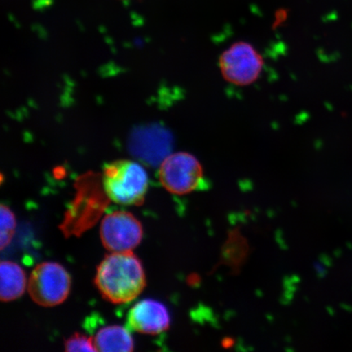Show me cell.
Masks as SVG:
<instances>
[{
  "label": "cell",
  "mask_w": 352,
  "mask_h": 352,
  "mask_svg": "<svg viewBox=\"0 0 352 352\" xmlns=\"http://www.w3.org/2000/svg\"><path fill=\"white\" fill-rule=\"evenodd\" d=\"M95 284L104 299L121 305L142 294L146 278L142 262L131 250L107 255L98 267Z\"/></svg>",
  "instance_id": "obj_1"
},
{
  "label": "cell",
  "mask_w": 352,
  "mask_h": 352,
  "mask_svg": "<svg viewBox=\"0 0 352 352\" xmlns=\"http://www.w3.org/2000/svg\"><path fill=\"white\" fill-rule=\"evenodd\" d=\"M104 190L118 204L140 206L144 204L148 186L146 170L138 162L122 160L104 166Z\"/></svg>",
  "instance_id": "obj_2"
},
{
  "label": "cell",
  "mask_w": 352,
  "mask_h": 352,
  "mask_svg": "<svg viewBox=\"0 0 352 352\" xmlns=\"http://www.w3.org/2000/svg\"><path fill=\"white\" fill-rule=\"evenodd\" d=\"M100 178L86 175L78 182V195L60 226L65 235H80L94 226L110 200L101 188Z\"/></svg>",
  "instance_id": "obj_3"
},
{
  "label": "cell",
  "mask_w": 352,
  "mask_h": 352,
  "mask_svg": "<svg viewBox=\"0 0 352 352\" xmlns=\"http://www.w3.org/2000/svg\"><path fill=\"white\" fill-rule=\"evenodd\" d=\"M72 278L63 266L44 262L35 267L30 276L28 292L32 300L43 307L63 303L69 296Z\"/></svg>",
  "instance_id": "obj_4"
},
{
  "label": "cell",
  "mask_w": 352,
  "mask_h": 352,
  "mask_svg": "<svg viewBox=\"0 0 352 352\" xmlns=\"http://www.w3.org/2000/svg\"><path fill=\"white\" fill-rule=\"evenodd\" d=\"M160 179L167 191L184 195L201 186L204 170L197 157L188 153L179 152L170 154L162 162Z\"/></svg>",
  "instance_id": "obj_5"
},
{
  "label": "cell",
  "mask_w": 352,
  "mask_h": 352,
  "mask_svg": "<svg viewBox=\"0 0 352 352\" xmlns=\"http://www.w3.org/2000/svg\"><path fill=\"white\" fill-rule=\"evenodd\" d=\"M220 70L227 81L239 86L252 85L261 76L263 57L252 44L237 42L223 52Z\"/></svg>",
  "instance_id": "obj_6"
},
{
  "label": "cell",
  "mask_w": 352,
  "mask_h": 352,
  "mask_svg": "<svg viewBox=\"0 0 352 352\" xmlns=\"http://www.w3.org/2000/svg\"><path fill=\"white\" fill-rule=\"evenodd\" d=\"M142 237V223L127 211H114L101 223L100 239L109 252H131L139 245Z\"/></svg>",
  "instance_id": "obj_7"
},
{
  "label": "cell",
  "mask_w": 352,
  "mask_h": 352,
  "mask_svg": "<svg viewBox=\"0 0 352 352\" xmlns=\"http://www.w3.org/2000/svg\"><path fill=\"white\" fill-rule=\"evenodd\" d=\"M171 145L170 132L158 126L140 127L132 133L130 140L131 153L153 166L161 165L170 155Z\"/></svg>",
  "instance_id": "obj_8"
},
{
  "label": "cell",
  "mask_w": 352,
  "mask_h": 352,
  "mask_svg": "<svg viewBox=\"0 0 352 352\" xmlns=\"http://www.w3.org/2000/svg\"><path fill=\"white\" fill-rule=\"evenodd\" d=\"M168 310L160 302L145 299L131 308L127 316V325L133 331L145 334H158L169 329Z\"/></svg>",
  "instance_id": "obj_9"
},
{
  "label": "cell",
  "mask_w": 352,
  "mask_h": 352,
  "mask_svg": "<svg viewBox=\"0 0 352 352\" xmlns=\"http://www.w3.org/2000/svg\"><path fill=\"white\" fill-rule=\"evenodd\" d=\"M0 298L3 302L16 300L23 296L26 277L19 264L2 261L0 264Z\"/></svg>",
  "instance_id": "obj_10"
},
{
  "label": "cell",
  "mask_w": 352,
  "mask_h": 352,
  "mask_svg": "<svg viewBox=\"0 0 352 352\" xmlns=\"http://www.w3.org/2000/svg\"><path fill=\"white\" fill-rule=\"evenodd\" d=\"M94 342L96 351L126 352L134 350L133 340L129 330L118 325L100 329Z\"/></svg>",
  "instance_id": "obj_11"
},
{
  "label": "cell",
  "mask_w": 352,
  "mask_h": 352,
  "mask_svg": "<svg viewBox=\"0 0 352 352\" xmlns=\"http://www.w3.org/2000/svg\"><path fill=\"white\" fill-rule=\"evenodd\" d=\"M16 219L10 208L6 205L0 206V248L3 250L12 241L14 236Z\"/></svg>",
  "instance_id": "obj_12"
},
{
  "label": "cell",
  "mask_w": 352,
  "mask_h": 352,
  "mask_svg": "<svg viewBox=\"0 0 352 352\" xmlns=\"http://www.w3.org/2000/svg\"><path fill=\"white\" fill-rule=\"evenodd\" d=\"M66 351H96L94 340L85 334L76 333L65 342Z\"/></svg>",
  "instance_id": "obj_13"
}]
</instances>
